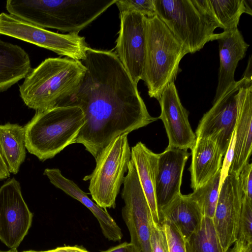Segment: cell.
Listing matches in <instances>:
<instances>
[{"mask_svg":"<svg viewBox=\"0 0 252 252\" xmlns=\"http://www.w3.org/2000/svg\"><path fill=\"white\" fill-rule=\"evenodd\" d=\"M158 101L161 109L158 118L162 121L166 132L167 148L191 149L196 136L189 121V112L181 102L174 82L168 85Z\"/></svg>","mask_w":252,"mask_h":252,"instance_id":"5bb4252c","label":"cell"},{"mask_svg":"<svg viewBox=\"0 0 252 252\" xmlns=\"http://www.w3.org/2000/svg\"><path fill=\"white\" fill-rule=\"evenodd\" d=\"M26 149L24 127L10 123L0 125V155L9 173H18Z\"/></svg>","mask_w":252,"mask_h":252,"instance_id":"603a6c76","label":"cell"},{"mask_svg":"<svg viewBox=\"0 0 252 252\" xmlns=\"http://www.w3.org/2000/svg\"><path fill=\"white\" fill-rule=\"evenodd\" d=\"M0 34L79 61L85 58L89 48L85 37L77 33L61 34L51 32L5 12L0 13Z\"/></svg>","mask_w":252,"mask_h":252,"instance_id":"ba28073f","label":"cell"},{"mask_svg":"<svg viewBox=\"0 0 252 252\" xmlns=\"http://www.w3.org/2000/svg\"><path fill=\"white\" fill-rule=\"evenodd\" d=\"M0 252H18L17 250H11L10 249L8 251H2L0 250Z\"/></svg>","mask_w":252,"mask_h":252,"instance_id":"74e56055","label":"cell"},{"mask_svg":"<svg viewBox=\"0 0 252 252\" xmlns=\"http://www.w3.org/2000/svg\"><path fill=\"white\" fill-rule=\"evenodd\" d=\"M81 62L87 70L77 93L60 106H76L85 124L75 143L94 158L116 137L157 121L116 53L89 47Z\"/></svg>","mask_w":252,"mask_h":252,"instance_id":"6da1fadb","label":"cell"},{"mask_svg":"<svg viewBox=\"0 0 252 252\" xmlns=\"http://www.w3.org/2000/svg\"><path fill=\"white\" fill-rule=\"evenodd\" d=\"M252 77L240 87L237 98V119L233 160L229 173L239 175L249 162L252 149Z\"/></svg>","mask_w":252,"mask_h":252,"instance_id":"2e32d148","label":"cell"},{"mask_svg":"<svg viewBox=\"0 0 252 252\" xmlns=\"http://www.w3.org/2000/svg\"><path fill=\"white\" fill-rule=\"evenodd\" d=\"M160 223L167 222L173 224L185 239L196 229L203 215L196 202L190 194L177 196L159 213Z\"/></svg>","mask_w":252,"mask_h":252,"instance_id":"44dd1931","label":"cell"},{"mask_svg":"<svg viewBox=\"0 0 252 252\" xmlns=\"http://www.w3.org/2000/svg\"><path fill=\"white\" fill-rule=\"evenodd\" d=\"M122 197L125 205L122 218L129 232L136 252H151L150 237L153 223L151 211L130 159L124 178Z\"/></svg>","mask_w":252,"mask_h":252,"instance_id":"9c48e42d","label":"cell"},{"mask_svg":"<svg viewBox=\"0 0 252 252\" xmlns=\"http://www.w3.org/2000/svg\"><path fill=\"white\" fill-rule=\"evenodd\" d=\"M116 0H8L9 14L43 29L69 33L90 25Z\"/></svg>","mask_w":252,"mask_h":252,"instance_id":"3957f363","label":"cell"},{"mask_svg":"<svg viewBox=\"0 0 252 252\" xmlns=\"http://www.w3.org/2000/svg\"><path fill=\"white\" fill-rule=\"evenodd\" d=\"M84 124L83 113L76 106L36 111L24 127L26 148L41 161L52 158L75 143Z\"/></svg>","mask_w":252,"mask_h":252,"instance_id":"277c9868","label":"cell"},{"mask_svg":"<svg viewBox=\"0 0 252 252\" xmlns=\"http://www.w3.org/2000/svg\"><path fill=\"white\" fill-rule=\"evenodd\" d=\"M116 55L134 84L143 80L147 17L135 11L120 12Z\"/></svg>","mask_w":252,"mask_h":252,"instance_id":"8fae6325","label":"cell"},{"mask_svg":"<svg viewBox=\"0 0 252 252\" xmlns=\"http://www.w3.org/2000/svg\"><path fill=\"white\" fill-rule=\"evenodd\" d=\"M44 175L56 188L77 200L93 213L99 224L103 236L109 241L120 242L123 237L121 229L108 212L95 203L72 181L64 177L58 168H47Z\"/></svg>","mask_w":252,"mask_h":252,"instance_id":"ac0fdd59","label":"cell"},{"mask_svg":"<svg viewBox=\"0 0 252 252\" xmlns=\"http://www.w3.org/2000/svg\"><path fill=\"white\" fill-rule=\"evenodd\" d=\"M243 197L238 176L228 173L220 188L212 218L223 252L237 240Z\"/></svg>","mask_w":252,"mask_h":252,"instance_id":"4fadbf2b","label":"cell"},{"mask_svg":"<svg viewBox=\"0 0 252 252\" xmlns=\"http://www.w3.org/2000/svg\"><path fill=\"white\" fill-rule=\"evenodd\" d=\"M252 76L243 75L213 103L201 119L195 131L196 138H208L214 141L223 156L235 130L237 119V98L240 87Z\"/></svg>","mask_w":252,"mask_h":252,"instance_id":"30bf717a","label":"cell"},{"mask_svg":"<svg viewBox=\"0 0 252 252\" xmlns=\"http://www.w3.org/2000/svg\"><path fill=\"white\" fill-rule=\"evenodd\" d=\"M165 231L169 252H186L185 239L179 230L172 224L163 222L160 224Z\"/></svg>","mask_w":252,"mask_h":252,"instance_id":"f1b7e54d","label":"cell"},{"mask_svg":"<svg viewBox=\"0 0 252 252\" xmlns=\"http://www.w3.org/2000/svg\"><path fill=\"white\" fill-rule=\"evenodd\" d=\"M185 244L186 252H223L212 219L204 216Z\"/></svg>","mask_w":252,"mask_h":252,"instance_id":"d4e9b609","label":"cell"},{"mask_svg":"<svg viewBox=\"0 0 252 252\" xmlns=\"http://www.w3.org/2000/svg\"><path fill=\"white\" fill-rule=\"evenodd\" d=\"M226 252H252V244L237 240Z\"/></svg>","mask_w":252,"mask_h":252,"instance_id":"d6a6232c","label":"cell"},{"mask_svg":"<svg viewBox=\"0 0 252 252\" xmlns=\"http://www.w3.org/2000/svg\"><path fill=\"white\" fill-rule=\"evenodd\" d=\"M101 252H136V251L132 244L124 242Z\"/></svg>","mask_w":252,"mask_h":252,"instance_id":"836d02e7","label":"cell"},{"mask_svg":"<svg viewBox=\"0 0 252 252\" xmlns=\"http://www.w3.org/2000/svg\"><path fill=\"white\" fill-rule=\"evenodd\" d=\"M31 69V60L26 51L0 38V93L25 78Z\"/></svg>","mask_w":252,"mask_h":252,"instance_id":"7402d4cb","label":"cell"},{"mask_svg":"<svg viewBox=\"0 0 252 252\" xmlns=\"http://www.w3.org/2000/svg\"><path fill=\"white\" fill-rule=\"evenodd\" d=\"M65 252H89L86 249L78 246H64Z\"/></svg>","mask_w":252,"mask_h":252,"instance_id":"d590c367","label":"cell"},{"mask_svg":"<svg viewBox=\"0 0 252 252\" xmlns=\"http://www.w3.org/2000/svg\"><path fill=\"white\" fill-rule=\"evenodd\" d=\"M128 133L119 135L95 158L94 169L83 180L90 181L89 189L93 199L101 208H115L116 200L123 184L131 159Z\"/></svg>","mask_w":252,"mask_h":252,"instance_id":"52a82bcc","label":"cell"},{"mask_svg":"<svg viewBox=\"0 0 252 252\" xmlns=\"http://www.w3.org/2000/svg\"><path fill=\"white\" fill-rule=\"evenodd\" d=\"M250 0H208L209 8L215 18L224 31L237 28L244 13L252 15Z\"/></svg>","mask_w":252,"mask_h":252,"instance_id":"cb8c5ba5","label":"cell"},{"mask_svg":"<svg viewBox=\"0 0 252 252\" xmlns=\"http://www.w3.org/2000/svg\"><path fill=\"white\" fill-rule=\"evenodd\" d=\"M22 252H65V248L63 247H57L54 249L45 251H35L33 250L23 251Z\"/></svg>","mask_w":252,"mask_h":252,"instance_id":"8d00e7d4","label":"cell"},{"mask_svg":"<svg viewBox=\"0 0 252 252\" xmlns=\"http://www.w3.org/2000/svg\"><path fill=\"white\" fill-rule=\"evenodd\" d=\"M188 52L156 15L147 18L143 80L151 97L160 98L181 71L179 63Z\"/></svg>","mask_w":252,"mask_h":252,"instance_id":"5b68a950","label":"cell"},{"mask_svg":"<svg viewBox=\"0 0 252 252\" xmlns=\"http://www.w3.org/2000/svg\"><path fill=\"white\" fill-rule=\"evenodd\" d=\"M238 179L243 195L252 200V164L249 162L242 168Z\"/></svg>","mask_w":252,"mask_h":252,"instance_id":"4dcf8cb0","label":"cell"},{"mask_svg":"<svg viewBox=\"0 0 252 252\" xmlns=\"http://www.w3.org/2000/svg\"><path fill=\"white\" fill-rule=\"evenodd\" d=\"M220 170L206 184L193 190L190 195L198 204L203 216L212 219L218 202Z\"/></svg>","mask_w":252,"mask_h":252,"instance_id":"484cf974","label":"cell"},{"mask_svg":"<svg viewBox=\"0 0 252 252\" xmlns=\"http://www.w3.org/2000/svg\"><path fill=\"white\" fill-rule=\"evenodd\" d=\"M216 40L219 46L220 67L218 83L213 103L235 83V71L249 47L238 28L217 33Z\"/></svg>","mask_w":252,"mask_h":252,"instance_id":"e0dca14e","label":"cell"},{"mask_svg":"<svg viewBox=\"0 0 252 252\" xmlns=\"http://www.w3.org/2000/svg\"><path fill=\"white\" fill-rule=\"evenodd\" d=\"M237 240L252 244V200L243 195Z\"/></svg>","mask_w":252,"mask_h":252,"instance_id":"4316f807","label":"cell"},{"mask_svg":"<svg viewBox=\"0 0 252 252\" xmlns=\"http://www.w3.org/2000/svg\"><path fill=\"white\" fill-rule=\"evenodd\" d=\"M189 155L186 150L167 147L158 154L156 198L159 215L181 193L183 171Z\"/></svg>","mask_w":252,"mask_h":252,"instance_id":"9a60e30c","label":"cell"},{"mask_svg":"<svg viewBox=\"0 0 252 252\" xmlns=\"http://www.w3.org/2000/svg\"><path fill=\"white\" fill-rule=\"evenodd\" d=\"M86 70L81 61L67 57L47 58L24 78L19 86L20 97L36 111L60 106L77 93Z\"/></svg>","mask_w":252,"mask_h":252,"instance_id":"7a4b0ae2","label":"cell"},{"mask_svg":"<svg viewBox=\"0 0 252 252\" xmlns=\"http://www.w3.org/2000/svg\"><path fill=\"white\" fill-rule=\"evenodd\" d=\"M151 252H169L163 226L153 223L150 237Z\"/></svg>","mask_w":252,"mask_h":252,"instance_id":"f546056e","label":"cell"},{"mask_svg":"<svg viewBox=\"0 0 252 252\" xmlns=\"http://www.w3.org/2000/svg\"><path fill=\"white\" fill-rule=\"evenodd\" d=\"M33 215L26 203L19 183L14 178L0 188V240L17 250L28 234Z\"/></svg>","mask_w":252,"mask_h":252,"instance_id":"7c38bea8","label":"cell"},{"mask_svg":"<svg viewBox=\"0 0 252 252\" xmlns=\"http://www.w3.org/2000/svg\"><path fill=\"white\" fill-rule=\"evenodd\" d=\"M158 154L139 142L131 149V160L148 202L154 223L160 224L156 198V183Z\"/></svg>","mask_w":252,"mask_h":252,"instance_id":"ffe728a7","label":"cell"},{"mask_svg":"<svg viewBox=\"0 0 252 252\" xmlns=\"http://www.w3.org/2000/svg\"><path fill=\"white\" fill-rule=\"evenodd\" d=\"M154 0L156 15L188 53H194L216 40L217 33L214 31L221 26L208 0Z\"/></svg>","mask_w":252,"mask_h":252,"instance_id":"8992f818","label":"cell"},{"mask_svg":"<svg viewBox=\"0 0 252 252\" xmlns=\"http://www.w3.org/2000/svg\"><path fill=\"white\" fill-rule=\"evenodd\" d=\"M10 173L0 155V180L9 177Z\"/></svg>","mask_w":252,"mask_h":252,"instance_id":"e575fe53","label":"cell"},{"mask_svg":"<svg viewBox=\"0 0 252 252\" xmlns=\"http://www.w3.org/2000/svg\"><path fill=\"white\" fill-rule=\"evenodd\" d=\"M190 187L196 189L220 170L223 155L217 144L208 138H197L191 148Z\"/></svg>","mask_w":252,"mask_h":252,"instance_id":"d6986e66","label":"cell"},{"mask_svg":"<svg viewBox=\"0 0 252 252\" xmlns=\"http://www.w3.org/2000/svg\"><path fill=\"white\" fill-rule=\"evenodd\" d=\"M120 12L135 11L147 18L156 15L154 0H116Z\"/></svg>","mask_w":252,"mask_h":252,"instance_id":"83f0119b","label":"cell"},{"mask_svg":"<svg viewBox=\"0 0 252 252\" xmlns=\"http://www.w3.org/2000/svg\"><path fill=\"white\" fill-rule=\"evenodd\" d=\"M235 142V131L234 130L227 150L224 155V158L220 168V188L225 178L229 173V170L231 165L233 156Z\"/></svg>","mask_w":252,"mask_h":252,"instance_id":"1f68e13d","label":"cell"}]
</instances>
